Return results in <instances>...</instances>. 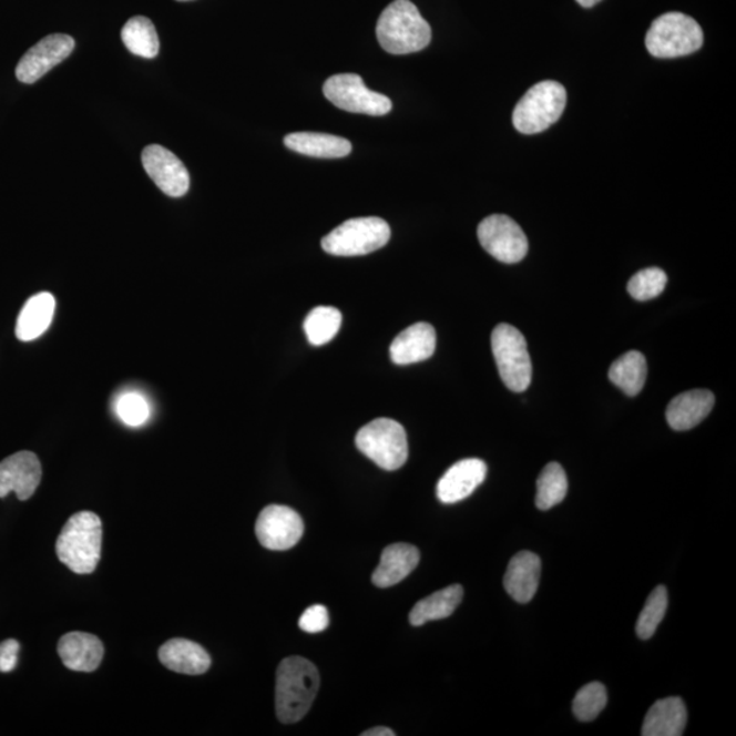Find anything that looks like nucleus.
<instances>
[{"label": "nucleus", "mask_w": 736, "mask_h": 736, "mask_svg": "<svg viewBox=\"0 0 736 736\" xmlns=\"http://www.w3.org/2000/svg\"><path fill=\"white\" fill-rule=\"evenodd\" d=\"M436 329L430 324L418 323L395 338L390 346V358L399 366L419 364L430 359L436 352Z\"/></svg>", "instance_id": "dca6fc26"}, {"label": "nucleus", "mask_w": 736, "mask_h": 736, "mask_svg": "<svg viewBox=\"0 0 736 736\" xmlns=\"http://www.w3.org/2000/svg\"><path fill=\"white\" fill-rule=\"evenodd\" d=\"M319 688L318 669L307 658H284L277 668L276 712L284 724L298 723L310 711Z\"/></svg>", "instance_id": "f257e3e1"}, {"label": "nucleus", "mask_w": 736, "mask_h": 736, "mask_svg": "<svg viewBox=\"0 0 736 736\" xmlns=\"http://www.w3.org/2000/svg\"><path fill=\"white\" fill-rule=\"evenodd\" d=\"M355 442L361 453L385 471H396L407 462V432L396 420L370 421L358 431Z\"/></svg>", "instance_id": "0eeeda50"}, {"label": "nucleus", "mask_w": 736, "mask_h": 736, "mask_svg": "<svg viewBox=\"0 0 736 736\" xmlns=\"http://www.w3.org/2000/svg\"><path fill=\"white\" fill-rule=\"evenodd\" d=\"M324 94L337 109L352 112V114L384 116L393 109L389 98L367 89L358 74L346 73L330 76L325 82Z\"/></svg>", "instance_id": "1a4fd4ad"}, {"label": "nucleus", "mask_w": 736, "mask_h": 736, "mask_svg": "<svg viewBox=\"0 0 736 736\" xmlns=\"http://www.w3.org/2000/svg\"><path fill=\"white\" fill-rule=\"evenodd\" d=\"M420 561V552L415 545L396 543L382 552L381 563L372 573V584L389 587L401 583L411 574Z\"/></svg>", "instance_id": "aec40b11"}, {"label": "nucleus", "mask_w": 736, "mask_h": 736, "mask_svg": "<svg viewBox=\"0 0 736 736\" xmlns=\"http://www.w3.org/2000/svg\"><path fill=\"white\" fill-rule=\"evenodd\" d=\"M491 348L498 372L508 389L521 393L530 388L532 361L521 331L509 324L498 325L491 335Z\"/></svg>", "instance_id": "6e6552de"}, {"label": "nucleus", "mask_w": 736, "mask_h": 736, "mask_svg": "<svg viewBox=\"0 0 736 736\" xmlns=\"http://www.w3.org/2000/svg\"><path fill=\"white\" fill-rule=\"evenodd\" d=\"M540 573H542V561L530 551H521L509 562L507 574H504V590L518 603H530L536 595Z\"/></svg>", "instance_id": "f3484780"}, {"label": "nucleus", "mask_w": 736, "mask_h": 736, "mask_svg": "<svg viewBox=\"0 0 736 736\" xmlns=\"http://www.w3.org/2000/svg\"><path fill=\"white\" fill-rule=\"evenodd\" d=\"M607 705V691L599 682L585 685L575 694L573 702L574 716L581 722L595 720Z\"/></svg>", "instance_id": "7c9ffc66"}, {"label": "nucleus", "mask_w": 736, "mask_h": 736, "mask_svg": "<svg viewBox=\"0 0 736 736\" xmlns=\"http://www.w3.org/2000/svg\"><path fill=\"white\" fill-rule=\"evenodd\" d=\"M116 413L123 423L140 427L151 417L150 402L139 393H124L116 401Z\"/></svg>", "instance_id": "473e14b6"}, {"label": "nucleus", "mask_w": 736, "mask_h": 736, "mask_svg": "<svg viewBox=\"0 0 736 736\" xmlns=\"http://www.w3.org/2000/svg\"><path fill=\"white\" fill-rule=\"evenodd\" d=\"M57 301L50 293L32 296L23 306L17 319L16 336L21 341H33L49 330Z\"/></svg>", "instance_id": "5701e85b"}, {"label": "nucleus", "mask_w": 736, "mask_h": 736, "mask_svg": "<svg viewBox=\"0 0 736 736\" xmlns=\"http://www.w3.org/2000/svg\"><path fill=\"white\" fill-rule=\"evenodd\" d=\"M646 359L638 351H631L622 355L610 367V381L627 396H637L643 390L646 381Z\"/></svg>", "instance_id": "a878e982"}, {"label": "nucleus", "mask_w": 736, "mask_h": 736, "mask_svg": "<svg viewBox=\"0 0 736 736\" xmlns=\"http://www.w3.org/2000/svg\"><path fill=\"white\" fill-rule=\"evenodd\" d=\"M58 652L69 669L93 673L103 661L104 645L93 634L71 632L59 640Z\"/></svg>", "instance_id": "a211bd4d"}, {"label": "nucleus", "mask_w": 736, "mask_h": 736, "mask_svg": "<svg viewBox=\"0 0 736 736\" xmlns=\"http://www.w3.org/2000/svg\"><path fill=\"white\" fill-rule=\"evenodd\" d=\"M122 40L126 49L136 57L153 59L159 55V34L150 18H130L122 29Z\"/></svg>", "instance_id": "bb28decb"}, {"label": "nucleus", "mask_w": 736, "mask_h": 736, "mask_svg": "<svg viewBox=\"0 0 736 736\" xmlns=\"http://www.w3.org/2000/svg\"><path fill=\"white\" fill-rule=\"evenodd\" d=\"M645 44L651 55L658 59L686 57L702 49L704 32L692 17L667 13L652 22Z\"/></svg>", "instance_id": "20e7f679"}, {"label": "nucleus", "mask_w": 736, "mask_h": 736, "mask_svg": "<svg viewBox=\"0 0 736 736\" xmlns=\"http://www.w3.org/2000/svg\"><path fill=\"white\" fill-rule=\"evenodd\" d=\"M160 662L175 673L201 675L209 669L212 661L201 645L184 638L170 640L159 651Z\"/></svg>", "instance_id": "412c9836"}, {"label": "nucleus", "mask_w": 736, "mask_h": 736, "mask_svg": "<svg viewBox=\"0 0 736 736\" xmlns=\"http://www.w3.org/2000/svg\"><path fill=\"white\" fill-rule=\"evenodd\" d=\"M284 145L296 153L318 159H341L352 152V144L343 136L323 133H293Z\"/></svg>", "instance_id": "b1692460"}, {"label": "nucleus", "mask_w": 736, "mask_h": 736, "mask_svg": "<svg viewBox=\"0 0 736 736\" xmlns=\"http://www.w3.org/2000/svg\"><path fill=\"white\" fill-rule=\"evenodd\" d=\"M305 524L299 513L283 504H270L259 513L255 533L265 549L284 551L299 543Z\"/></svg>", "instance_id": "9b49d317"}, {"label": "nucleus", "mask_w": 736, "mask_h": 736, "mask_svg": "<svg viewBox=\"0 0 736 736\" xmlns=\"http://www.w3.org/2000/svg\"><path fill=\"white\" fill-rule=\"evenodd\" d=\"M462 597H464V590L461 585L443 587L415 604L409 614V622L412 626H421L430 621L448 619L459 607Z\"/></svg>", "instance_id": "393cba45"}, {"label": "nucleus", "mask_w": 736, "mask_h": 736, "mask_svg": "<svg viewBox=\"0 0 736 736\" xmlns=\"http://www.w3.org/2000/svg\"><path fill=\"white\" fill-rule=\"evenodd\" d=\"M566 89L560 82L542 81L524 94L513 111V124L521 134H539L561 117L566 106Z\"/></svg>", "instance_id": "39448f33"}, {"label": "nucleus", "mask_w": 736, "mask_h": 736, "mask_svg": "<svg viewBox=\"0 0 736 736\" xmlns=\"http://www.w3.org/2000/svg\"><path fill=\"white\" fill-rule=\"evenodd\" d=\"M390 235L389 224L382 218H351L324 237L323 248L337 257H359L388 245Z\"/></svg>", "instance_id": "423d86ee"}, {"label": "nucleus", "mask_w": 736, "mask_h": 736, "mask_svg": "<svg viewBox=\"0 0 736 736\" xmlns=\"http://www.w3.org/2000/svg\"><path fill=\"white\" fill-rule=\"evenodd\" d=\"M341 323L343 316L337 308L319 306L308 314L303 328H305L308 343L314 347H320L334 340L340 330Z\"/></svg>", "instance_id": "cd10ccee"}, {"label": "nucleus", "mask_w": 736, "mask_h": 736, "mask_svg": "<svg viewBox=\"0 0 736 736\" xmlns=\"http://www.w3.org/2000/svg\"><path fill=\"white\" fill-rule=\"evenodd\" d=\"M687 724L686 705L679 697L658 699L651 706L643 724L644 736H681Z\"/></svg>", "instance_id": "4be33fe9"}, {"label": "nucleus", "mask_w": 736, "mask_h": 736, "mask_svg": "<svg viewBox=\"0 0 736 736\" xmlns=\"http://www.w3.org/2000/svg\"><path fill=\"white\" fill-rule=\"evenodd\" d=\"M715 407V395L709 390L694 389L676 396L667 407L666 418L675 431L692 430L708 417Z\"/></svg>", "instance_id": "6ab92c4d"}, {"label": "nucleus", "mask_w": 736, "mask_h": 736, "mask_svg": "<svg viewBox=\"0 0 736 736\" xmlns=\"http://www.w3.org/2000/svg\"><path fill=\"white\" fill-rule=\"evenodd\" d=\"M568 478L565 469L558 462L545 466L538 479L536 507L540 510H550L565 500L568 495Z\"/></svg>", "instance_id": "c85d7f7f"}, {"label": "nucleus", "mask_w": 736, "mask_h": 736, "mask_svg": "<svg viewBox=\"0 0 736 736\" xmlns=\"http://www.w3.org/2000/svg\"><path fill=\"white\" fill-rule=\"evenodd\" d=\"M478 237L484 251L503 264H518L528 253L524 231L509 216L485 217L479 224Z\"/></svg>", "instance_id": "9d476101"}, {"label": "nucleus", "mask_w": 736, "mask_h": 736, "mask_svg": "<svg viewBox=\"0 0 736 736\" xmlns=\"http://www.w3.org/2000/svg\"><path fill=\"white\" fill-rule=\"evenodd\" d=\"M142 164L156 186L172 198L183 197L190 188V175L181 159L164 146L150 145L142 152Z\"/></svg>", "instance_id": "ddd939ff"}, {"label": "nucleus", "mask_w": 736, "mask_h": 736, "mask_svg": "<svg viewBox=\"0 0 736 736\" xmlns=\"http://www.w3.org/2000/svg\"><path fill=\"white\" fill-rule=\"evenodd\" d=\"M485 462L479 459H466L456 462L437 484V497L442 503H457L466 500L484 482Z\"/></svg>", "instance_id": "2eb2a0df"}, {"label": "nucleus", "mask_w": 736, "mask_h": 736, "mask_svg": "<svg viewBox=\"0 0 736 736\" xmlns=\"http://www.w3.org/2000/svg\"><path fill=\"white\" fill-rule=\"evenodd\" d=\"M668 607L667 587L658 585L652 591L638 616L636 633L641 640H650L656 633Z\"/></svg>", "instance_id": "c756f323"}, {"label": "nucleus", "mask_w": 736, "mask_h": 736, "mask_svg": "<svg viewBox=\"0 0 736 736\" xmlns=\"http://www.w3.org/2000/svg\"><path fill=\"white\" fill-rule=\"evenodd\" d=\"M75 41L69 34H50L21 58L16 69L18 81L34 84L73 52Z\"/></svg>", "instance_id": "f8f14e48"}, {"label": "nucleus", "mask_w": 736, "mask_h": 736, "mask_svg": "<svg viewBox=\"0 0 736 736\" xmlns=\"http://www.w3.org/2000/svg\"><path fill=\"white\" fill-rule=\"evenodd\" d=\"M103 543V525L98 514L71 515L57 540V555L71 572L91 574L96 570Z\"/></svg>", "instance_id": "7ed1b4c3"}, {"label": "nucleus", "mask_w": 736, "mask_h": 736, "mask_svg": "<svg viewBox=\"0 0 736 736\" xmlns=\"http://www.w3.org/2000/svg\"><path fill=\"white\" fill-rule=\"evenodd\" d=\"M39 457L32 452H18L0 462V498L16 492L18 500L31 498L41 482Z\"/></svg>", "instance_id": "4468645a"}, {"label": "nucleus", "mask_w": 736, "mask_h": 736, "mask_svg": "<svg viewBox=\"0 0 736 736\" xmlns=\"http://www.w3.org/2000/svg\"><path fill=\"white\" fill-rule=\"evenodd\" d=\"M177 2H190V0H177Z\"/></svg>", "instance_id": "4c0bfd02"}, {"label": "nucleus", "mask_w": 736, "mask_h": 736, "mask_svg": "<svg viewBox=\"0 0 736 736\" xmlns=\"http://www.w3.org/2000/svg\"><path fill=\"white\" fill-rule=\"evenodd\" d=\"M20 643L16 640H6L0 643V673H10L17 666Z\"/></svg>", "instance_id": "f704fd0d"}, {"label": "nucleus", "mask_w": 736, "mask_h": 736, "mask_svg": "<svg viewBox=\"0 0 736 736\" xmlns=\"http://www.w3.org/2000/svg\"><path fill=\"white\" fill-rule=\"evenodd\" d=\"M329 626L328 610L324 605L316 604L307 609L300 616L299 627L306 633H320Z\"/></svg>", "instance_id": "72a5a7b5"}, {"label": "nucleus", "mask_w": 736, "mask_h": 736, "mask_svg": "<svg viewBox=\"0 0 736 736\" xmlns=\"http://www.w3.org/2000/svg\"><path fill=\"white\" fill-rule=\"evenodd\" d=\"M666 272L661 268H648L640 270L631 278L627 284L628 294L638 301H646L657 298L666 289Z\"/></svg>", "instance_id": "2f4dec72"}, {"label": "nucleus", "mask_w": 736, "mask_h": 736, "mask_svg": "<svg viewBox=\"0 0 736 736\" xmlns=\"http://www.w3.org/2000/svg\"><path fill=\"white\" fill-rule=\"evenodd\" d=\"M396 734L391 732L388 727H376L367 729L361 736H395Z\"/></svg>", "instance_id": "c9c22d12"}, {"label": "nucleus", "mask_w": 736, "mask_h": 736, "mask_svg": "<svg viewBox=\"0 0 736 736\" xmlns=\"http://www.w3.org/2000/svg\"><path fill=\"white\" fill-rule=\"evenodd\" d=\"M431 27L409 0H395L382 11L377 23V39L393 55L425 50L431 41Z\"/></svg>", "instance_id": "f03ea898"}, {"label": "nucleus", "mask_w": 736, "mask_h": 736, "mask_svg": "<svg viewBox=\"0 0 736 736\" xmlns=\"http://www.w3.org/2000/svg\"><path fill=\"white\" fill-rule=\"evenodd\" d=\"M580 6H583L585 9L593 8V6H596L597 3H601L602 0H575Z\"/></svg>", "instance_id": "e433bc0d"}]
</instances>
